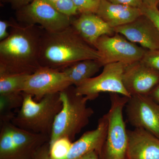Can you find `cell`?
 I'll list each match as a JSON object with an SVG mask.
<instances>
[{
	"label": "cell",
	"instance_id": "23",
	"mask_svg": "<svg viewBox=\"0 0 159 159\" xmlns=\"http://www.w3.org/2000/svg\"><path fill=\"white\" fill-rule=\"evenodd\" d=\"M142 61L159 73V50H146Z\"/></svg>",
	"mask_w": 159,
	"mask_h": 159
},
{
	"label": "cell",
	"instance_id": "30",
	"mask_svg": "<svg viewBox=\"0 0 159 159\" xmlns=\"http://www.w3.org/2000/svg\"><path fill=\"white\" fill-rule=\"evenodd\" d=\"M80 159H99V155L97 151H92L86 154Z\"/></svg>",
	"mask_w": 159,
	"mask_h": 159
},
{
	"label": "cell",
	"instance_id": "15",
	"mask_svg": "<svg viewBox=\"0 0 159 159\" xmlns=\"http://www.w3.org/2000/svg\"><path fill=\"white\" fill-rule=\"evenodd\" d=\"M129 159H159V139L147 131L127 129Z\"/></svg>",
	"mask_w": 159,
	"mask_h": 159
},
{
	"label": "cell",
	"instance_id": "28",
	"mask_svg": "<svg viewBox=\"0 0 159 159\" xmlns=\"http://www.w3.org/2000/svg\"><path fill=\"white\" fill-rule=\"evenodd\" d=\"M3 1L10 3L11 6L15 8L20 9L24 6L28 5L33 0H3Z\"/></svg>",
	"mask_w": 159,
	"mask_h": 159
},
{
	"label": "cell",
	"instance_id": "2",
	"mask_svg": "<svg viewBox=\"0 0 159 159\" xmlns=\"http://www.w3.org/2000/svg\"><path fill=\"white\" fill-rule=\"evenodd\" d=\"M100 58L97 49L84 41L72 26L55 32L43 29L39 52L40 66L62 71L78 61Z\"/></svg>",
	"mask_w": 159,
	"mask_h": 159
},
{
	"label": "cell",
	"instance_id": "3",
	"mask_svg": "<svg viewBox=\"0 0 159 159\" xmlns=\"http://www.w3.org/2000/svg\"><path fill=\"white\" fill-rule=\"evenodd\" d=\"M72 86L59 93L61 109L54 119L49 145L56 140L67 137L74 140L75 136L89 124L94 111L87 106L89 99L76 94Z\"/></svg>",
	"mask_w": 159,
	"mask_h": 159
},
{
	"label": "cell",
	"instance_id": "6",
	"mask_svg": "<svg viewBox=\"0 0 159 159\" xmlns=\"http://www.w3.org/2000/svg\"><path fill=\"white\" fill-rule=\"evenodd\" d=\"M1 123L0 159H32L39 148L50 142L46 135L25 130L11 122Z\"/></svg>",
	"mask_w": 159,
	"mask_h": 159
},
{
	"label": "cell",
	"instance_id": "22",
	"mask_svg": "<svg viewBox=\"0 0 159 159\" xmlns=\"http://www.w3.org/2000/svg\"><path fill=\"white\" fill-rule=\"evenodd\" d=\"M79 14L97 13L100 0H72Z\"/></svg>",
	"mask_w": 159,
	"mask_h": 159
},
{
	"label": "cell",
	"instance_id": "31",
	"mask_svg": "<svg viewBox=\"0 0 159 159\" xmlns=\"http://www.w3.org/2000/svg\"><path fill=\"white\" fill-rule=\"evenodd\" d=\"M144 5L147 6H157L159 4V0H142Z\"/></svg>",
	"mask_w": 159,
	"mask_h": 159
},
{
	"label": "cell",
	"instance_id": "7",
	"mask_svg": "<svg viewBox=\"0 0 159 159\" xmlns=\"http://www.w3.org/2000/svg\"><path fill=\"white\" fill-rule=\"evenodd\" d=\"M126 65L117 62L103 66L102 73L75 87L76 94L93 100L102 93H114L130 97L123 83V75Z\"/></svg>",
	"mask_w": 159,
	"mask_h": 159
},
{
	"label": "cell",
	"instance_id": "18",
	"mask_svg": "<svg viewBox=\"0 0 159 159\" xmlns=\"http://www.w3.org/2000/svg\"><path fill=\"white\" fill-rule=\"evenodd\" d=\"M102 67L99 60L86 59L75 63L62 71L72 85L77 87L93 77Z\"/></svg>",
	"mask_w": 159,
	"mask_h": 159
},
{
	"label": "cell",
	"instance_id": "16",
	"mask_svg": "<svg viewBox=\"0 0 159 159\" xmlns=\"http://www.w3.org/2000/svg\"><path fill=\"white\" fill-rule=\"evenodd\" d=\"M71 25L84 41L95 48L99 38L115 33L114 29L96 13H81L73 19Z\"/></svg>",
	"mask_w": 159,
	"mask_h": 159
},
{
	"label": "cell",
	"instance_id": "1",
	"mask_svg": "<svg viewBox=\"0 0 159 159\" xmlns=\"http://www.w3.org/2000/svg\"><path fill=\"white\" fill-rule=\"evenodd\" d=\"M43 29L35 25L11 23L9 35L0 42V73H34L40 67Z\"/></svg>",
	"mask_w": 159,
	"mask_h": 159
},
{
	"label": "cell",
	"instance_id": "25",
	"mask_svg": "<svg viewBox=\"0 0 159 159\" xmlns=\"http://www.w3.org/2000/svg\"><path fill=\"white\" fill-rule=\"evenodd\" d=\"M50 158V145L45 143L34 152L32 159H49Z\"/></svg>",
	"mask_w": 159,
	"mask_h": 159
},
{
	"label": "cell",
	"instance_id": "9",
	"mask_svg": "<svg viewBox=\"0 0 159 159\" xmlns=\"http://www.w3.org/2000/svg\"><path fill=\"white\" fill-rule=\"evenodd\" d=\"M73 17L57 11L44 0H33L19 9L17 18L25 25H39L45 31L55 32L70 27Z\"/></svg>",
	"mask_w": 159,
	"mask_h": 159
},
{
	"label": "cell",
	"instance_id": "13",
	"mask_svg": "<svg viewBox=\"0 0 159 159\" xmlns=\"http://www.w3.org/2000/svg\"><path fill=\"white\" fill-rule=\"evenodd\" d=\"M114 31L132 42L139 44L146 50H159L158 30L152 21L145 15L132 22L115 28Z\"/></svg>",
	"mask_w": 159,
	"mask_h": 159
},
{
	"label": "cell",
	"instance_id": "12",
	"mask_svg": "<svg viewBox=\"0 0 159 159\" xmlns=\"http://www.w3.org/2000/svg\"><path fill=\"white\" fill-rule=\"evenodd\" d=\"M123 83L130 97L148 95L159 83V73L139 61L126 66Z\"/></svg>",
	"mask_w": 159,
	"mask_h": 159
},
{
	"label": "cell",
	"instance_id": "14",
	"mask_svg": "<svg viewBox=\"0 0 159 159\" xmlns=\"http://www.w3.org/2000/svg\"><path fill=\"white\" fill-rule=\"evenodd\" d=\"M108 122L106 114L101 117L97 128L86 132L78 140L73 142L68 153L62 159H80L92 151L99 154L105 142Z\"/></svg>",
	"mask_w": 159,
	"mask_h": 159
},
{
	"label": "cell",
	"instance_id": "10",
	"mask_svg": "<svg viewBox=\"0 0 159 159\" xmlns=\"http://www.w3.org/2000/svg\"><path fill=\"white\" fill-rule=\"evenodd\" d=\"M72 85L62 71L41 66L28 75L23 93L31 95L38 102L47 95L59 93Z\"/></svg>",
	"mask_w": 159,
	"mask_h": 159
},
{
	"label": "cell",
	"instance_id": "4",
	"mask_svg": "<svg viewBox=\"0 0 159 159\" xmlns=\"http://www.w3.org/2000/svg\"><path fill=\"white\" fill-rule=\"evenodd\" d=\"M20 111L11 122L23 129L51 137L54 119L62 107L59 93L51 94L39 101L23 93Z\"/></svg>",
	"mask_w": 159,
	"mask_h": 159
},
{
	"label": "cell",
	"instance_id": "26",
	"mask_svg": "<svg viewBox=\"0 0 159 159\" xmlns=\"http://www.w3.org/2000/svg\"><path fill=\"white\" fill-rule=\"evenodd\" d=\"M111 3L114 4H119V5H124L140 8L143 6V2L142 0H107Z\"/></svg>",
	"mask_w": 159,
	"mask_h": 159
},
{
	"label": "cell",
	"instance_id": "17",
	"mask_svg": "<svg viewBox=\"0 0 159 159\" xmlns=\"http://www.w3.org/2000/svg\"><path fill=\"white\" fill-rule=\"evenodd\" d=\"M96 14L114 29L132 22L143 15L140 8L100 0Z\"/></svg>",
	"mask_w": 159,
	"mask_h": 159
},
{
	"label": "cell",
	"instance_id": "29",
	"mask_svg": "<svg viewBox=\"0 0 159 159\" xmlns=\"http://www.w3.org/2000/svg\"><path fill=\"white\" fill-rule=\"evenodd\" d=\"M148 96L159 104V83L149 93Z\"/></svg>",
	"mask_w": 159,
	"mask_h": 159
},
{
	"label": "cell",
	"instance_id": "21",
	"mask_svg": "<svg viewBox=\"0 0 159 159\" xmlns=\"http://www.w3.org/2000/svg\"><path fill=\"white\" fill-rule=\"evenodd\" d=\"M57 11L70 17L79 14L72 0H44Z\"/></svg>",
	"mask_w": 159,
	"mask_h": 159
},
{
	"label": "cell",
	"instance_id": "24",
	"mask_svg": "<svg viewBox=\"0 0 159 159\" xmlns=\"http://www.w3.org/2000/svg\"><path fill=\"white\" fill-rule=\"evenodd\" d=\"M141 9L143 14L152 21L159 31V9L158 6L143 5Z\"/></svg>",
	"mask_w": 159,
	"mask_h": 159
},
{
	"label": "cell",
	"instance_id": "20",
	"mask_svg": "<svg viewBox=\"0 0 159 159\" xmlns=\"http://www.w3.org/2000/svg\"><path fill=\"white\" fill-rule=\"evenodd\" d=\"M67 137L57 139L50 147L49 159H62L68 153L73 142Z\"/></svg>",
	"mask_w": 159,
	"mask_h": 159
},
{
	"label": "cell",
	"instance_id": "19",
	"mask_svg": "<svg viewBox=\"0 0 159 159\" xmlns=\"http://www.w3.org/2000/svg\"><path fill=\"white\" fill-rule=\"evenodd\" d=\"M29 74L0 73V96L23 93L24 84Z\"/></svg>",
	"mask_w": 159,
	"mask_h": 159
},
{
	"label": "cell",
	"instance_id": "11",
	"mask_svg": "<svg viewBox=\"0 0 159 159\" xmlns=\"http://www.w3.org/2000/svg\"><path fill=\"white\" fill-rule=\"evenodd\" d=\"M125 107L130 125L159 139V104L148 95H135L129 98Z\"/></svg>",
	"mask_w": 159,
	"mask_h": 159
},
{
	"label": "cell",
	"instance_id": "8",
	"mask_svg": "<svg viewBox=\"0 0 159 159\" xmlns=\"http://www.w3.org/2000/svg\"><path fill=\"white\" fill-rule=\"evenodd\" d=\"M95 48L100 54L102 66L120 62L129 65L142 60L146 49L130 41L122 34L104 35L97 41Z\"/></svg>",
	"mask_w": 159,
	"mask_h": 159
},
{
	"label": "cell",
	"instance_id": "5",
	"mask_svg": "<svg viewBox=\"0 0 159 159\" xmlns=\"http://www.w3.org/2000/svg\"><path fill=\"white\" fill-rule=\"evenodd\" d=\"M111 107L106 114L108 125L99 159H129L128 136L123 116V109L129 97L111 93Z\"/></svg>",
	"mask_w": 159,
	"mask_h": 159
},
{
	"label": "cell",
	"instance_id": "27",
	"mask_svg": "<svg viewBox=\"0 0 159 159\" xmlns=\"http://www.w3.org/2000/svg\"><path fill=\"white\" fill-rule=\"evenodd\" d=\"M11 23L6 20L0 21V40L1 41L7 38L9 35L8 28L11 27Z\"/></svg>",
	"mask_w": 159,
	"mask_h": 159
}]
</instances>
